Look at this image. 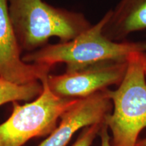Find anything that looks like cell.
I'll use <instances>...</instances> for the list:
<instances>
[{"label": "cell", "mask_w": 146, "mask_h": 146, "mask_svg": "<svg viewBox=\"0 0 146 146\" xmlns=\"http://www.w3.org/2000/svg\"><path fill=\"white\" fill-rule=\"evenodd\" d=\"M110 10L96 25L66 42L47 44L22 57L25 62L53 68L57 64L66 65V71H72L100 62L128 60L135 53L146 52V41H113L106 37L103 29Z\"/></svg>", "instance_id": "1"}, {"label": "cell", "mask_w": 146, "mask_h": 146, "mask_svg": "<svg viewBox=\"0 0 146 146\" xmlns=\"http://www.w3.org/2000/svg\"><path fill=\"white\" fill-rule=\"evenodd\" d=\"M8 12L21 50L32 52L52 37L70 41L91 25L83 14L43 0H8Z\"/></svg>", "instance_id": "2"}, {"label": "cell", "mask_w": 146, "mask_h": 146, "mask_svg": "<svg viewBox=\"0 0 146 146\" xmlns=\"http://www.w3.org/2000/svg\"><path fill=\"white\" fill-rule=\"evenodd\" d=\"M129 57L123 81L116 90L108 89L114 108L106 118L112 133V146H135L138 137L146 128V76L142 55Z\"/></svg>", "instance_id": "3"}, {"label": "cell", "mask_w": 146, "mask_h": 146, "mask_svg": "<svg viewBox=\"0 0 146 146\" xmlns=\"http://www.w3.org/2000/svg\"><path fill=\"white\" fill-rule=\"evenodd\" d=\"M47 78L41 82V94L32 102L23 105L13 102L12 114L0 124V146H23L33 138L48 136L62 114L76 101L53 94Z\"/></svg>", "instance_id": "4"}, {"label": "cell", "mask_w": 146, "mask_h": 146, "mask_svg": "<svg viewBox=\"0 0 146 146\" xmlns=\"http://www.w3.org/2000/svg\"><path fill=\"white\" fill-rule=\"evenodd\" d=\"M128 60H107L58 75L50 74L47 85L53 94L60 98H86L113 85H119L125 75Z\"/></svg>", "instance_id": "5"}, {"label": "cell", "mask_w": 146, "mask_h": 146, "mask_svg": "<svg viewBox=\"0 0 146 146\" xmlns=\"http://www.w3.org/2000/svg\"><path fill=\"white\" fill-rule=\"evenodd\" d=\"M112 109L108 89L76 100L60 116L57 127L38 146H66L78 130L104 121Z\"/></svg>", "instance_id": "6"}, {"label": "cell", "mask_w": 146, "mask_h": 146, "mask_svg": "<svg viewBox=\"0 0 146 146\" xmlns=\"http://www.w3.org/2000/svg\"><path fill=\"white\" fill-rule=\"evenodd\" d=\"M21 52L9 16L8 0H0V77L19 85L46 79L52 68L25 62Z\"/></svg>", "instance_id": "7"}, {"label": "cell", "mask_w": 146, "mask_h": 146, "mask_svg": "<svg viewBox=\"0 0 146 146\" xmlns=\"http://www.w3.org/2000/svg\"><path fill=\"white\" fill-rule=\"evenodd\" d=\"M103 29L106 37L113 41H126L129 35L146 29V0H120Z\"/></svg>", "instance_id": "8"}, {"label": "cell", "mask_w": 146, "mask_h": 146, "mask_svg": "<svg viewBox=\"0 0 146 146\" xmlns=\"http://www.w3.org/2000/svg\"><path fill=\"white\" fill-rule=\"evenodd\" d=\"M42 91L43 85L39 81L19 85L0 77V106L9 102L33 100Z\"/></svg>", "instance_id": "9"}, {"label": "cell", "mask_w": 146, "mask_h": 146, "mask_svg": "<svg viewBox=\"0 0 146 146\" xmlns=\"http://www.w3.org/2000/svg\"><path fill=\"white\" fill-rule=\"evenodd\" d=\"M105 120L101 123L95 124L83 128L72 146H91L97 135H99Z\"/></svg>", "instance_id": "10"}, {"label": "cell", "mask_w": 146, "mask_h": 146, "mask_svg": "<svg viewBox=\"0 0 146 146\" xmlns=\"http://www.w3.org/2000/svg\"><path fill=\"white\" fill-rule=\"evenodd\" d=\"M99 135L101 139V146H112L111 137L108 134V128L106 123V120L101 128Z\"/></svg>", "instance_id": "11"}, {"label": "cell", "mask_w": 146, "mask_h": 146, "mask_svg": "<svg viewBox=\"0 0 146 146\" xmlns=\"http://www.w3.org/2000/svg\"><path fill=\"white\" fill-rule=\"evenodd\" d=\"M135 146H146V137L138 140Z\"/></svg>", "instance_id": "12"}, {"label": "cell", "mask_w": 146, "mask_h": 146, "mask_svg": "<svg viewBox=\"0 0 146 146\" xmlns=\"http://www.w3.org/2000/svg\"><path fill=\"white\" fill-rule=\"evenodd\" d=\"M142 59H143V68H144V71H145V74L146 76V52L143 53V55H142Z\"/></svg>", "instance_id": "13"}]
</instances>
